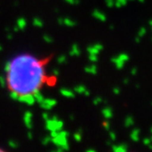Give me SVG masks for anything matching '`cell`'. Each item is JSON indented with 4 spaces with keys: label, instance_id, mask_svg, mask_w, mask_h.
Here are the masks:
<instances>
[{
    "label": "cell",
    "instance_id": "obj_13",
    "mask_svg": "<svg viewBox=\"0 0 152 152\" xmlns=\"http://www.w3.org/2000/svg\"><path fill=\"white\" fill-rule=\"evenodd\" d=\"M135 41H136L137 43H139V42H140V37H136V38H135Z\"/></svg>",
    "mask_w": 152,
    "mask_h": 152
},
{
    "label": "cell",
    "instance_id": "obj_21",
    "mask_svg": "<svg viewBox=\"0 0 152 152\" xmlns=\"http://www.w3.org/2000/svg\"><path fill=\"white\" fill-rule=\"evenodd\" d=\"M151 29H152V28H151Z\"/></svg>",
    "mask_w": 152,
    "mask_h": 152
},
{
    "label": "cell",
    "instance_id": "obj_12",
    "mask_svg": "<svg viewBox=\"0 0 152 152\" xmlns=\"http://www.w3.org/2000/svg\"><path fill=\"white\" fill-rule=\"evenodd\" d=\"M113 92L115 94H118L119 93H120V89H119V88H114V90H113Z\"/></svg>",
    "mask_w": 152,
    "mask_h": 152
},
{
    "label": "cell",
    "instance_id": "obj_17",
    "mask_svg": "<svg viewBox=\"0 0 152 152\" xmlns=\"http://www.w3.org/2000/svg\"><path fill=\"white\" fill-rule=\"evenodd\" d=\"M148 148H149L150 149H152V144H151V143H150V144L148 145Z\"/></svg>",
    "mask_w": 152,
    "mask_h": 152
},
{
    "label": "cell",
    "instance_id": "obj_20",
    "mask_svg": "<svg viewBox=\"0 0 152 152\" xmlns=\"http://www.w3.org/2000/svg\"><path fill=\"white\" fill-rule=\"evenodd\" d=\"M149 138H150V141H151V143H152V137H149Z\"/></svg>",
    "mask_w": 152,
    "mask_h": 152
},
{
    "label": "cell",
    "instance_id": "obj_6",
    "mask_svg": "<svg viewBox=\"0 0 152 152\" xmlns=\"http://www.w3.org/2000/svg\"><path fill=\"white\" fill-rule=\"evenodd\" d=\"M94 16L96 18H98V19H100L101 21H104L105 20V16L103 14V13H101V12H98V11H94Z\"/></svg>",
    "mask_w": 152,
    "mask_h": 152
},
{
    "label": "cell",
    "instance_id": "obj_22",
    "mask_svg": "<svg viewBox=\"0 0 152 152\" xmlns=\"http://www.w3.org/2000/svg\"></svg>",
    "mask_w": 152,
    "mask_h": 152
},
{
    "label": "cell",
    "instance_id": "obj_19",
    "mask_svg": "<svg viewBox=\"0 0 152 152\" xmlns=\"http://www.w3.org/2000/svg\"><path fill=\"white\" fill-rule=\"evenodd\" d=\"M149 131H150V133H152V126L150 127V130H149Z\"/></svg>",
    "mask_w": 152,
    "mask_h": 152
},
{
    "label": "cell",
    "instance_id": "obj_1",
    "mask_svg": "<svg viewBox=\"0 0 152 152\" xmlns=\"http://www.w3.org/2000/svg\"><path fill=\"white\" fill-rule=\"evenodd\" d=\"M51 56L39 58L28 52L18 53L10 59L6 70V85L13 96L20 100H30L45 84L55 81L46 73Z\"/></svg>",
    "mask_w": 152,
    "mask_h": 152
},
{
    "label": "cell",
    "instance_id": "obj_11",
    "mask_svg": "<svg viewBox=\"0 0 152 152\" xmlns=\"http://www.w3.org/2000/svg\"><path fill=\"white\" fill-rule=\"evenodd\" d=\"M137 72V68H133V69L131 70V74H132V75H136Z\"/></svg>",
    "mask_w": 152,
    "mask_h": 152
},
{
    "label": "cell",
    "instance_id": "obj_10",
    "mask_svg": "<svg viewBox=\"0 0 152 152\" xmlns=\"http://www.w3.org/2000/svg\"><path fill=\"white\" fill-rule=\"evenodd\" d=\"M106 4L108 5V7H113L114 6V0H106Z\"/></svg>",
    "mask_w": 152,
    "mask_h": 152
},
{
    "label": "cell",
    "instance_id": "obj_8",
    "mask_svg": "<svg viewBox=\"0 0 152 152\" xmlns=\"http://www.w3.org/2000/svg\"><path fill=\"white\" fill-rule=\"evenodd\" d=\"M143 145H145V146H148L150 143H151V141H150V138L149 137H145L144 139H143Z\"/></svg>",
    "mask_w": 152,
    "mask_h": 152
},
{
    "label": "cell",
    "instance_id": "obj_4",
    "mask_svg": "<svg viewBox=\"0 0 152 152\" xmlns=\"http://www.w3.org/2000/svg\"><path fill=\"white\" fill-rule=\"evenodd\" d=\"M103 115L106 118H111L113 116V111H112L111 108L107 107V108H105V109L103 110Z\"/></svg>",
    "mask_w": 152,
    "mask_h": 152
},
{
    "label": "cell",
    "instance_id": "obj_3",
    "mask_svg": "<svg viewBox=\"0 0 152 152\" xmlns=\"http://www.w3.org/2000/svg\"><path fill=\"white\" fill-rule=\"evenodd\" d=\"M135 123V120H134V118L131 116V115H128L126 117V120H125V126L126 127H129V126H133Z\"/></svg>",
    "mask_w": 152,
    "mask_h": 152
},
{
    "label": "cell",
    "instance_id": "obj_15",
    "mask_svg": "<svg viewBox=\"0 0 152 152\" xmlns=\"http://www.w3.org/2000/svg\"><path fill=\"white\" fill-rule=\"evenodd\" d=\"M129 83V80H128L127 78H126V79H125V81H124V83H125V84H126V83Z\"/></svg>",
    "mask_w": 152,
    "mask_h": 152
},
{
    "label": "cell",
    "instance_id": "obj_9",
    "mask_svg": "<svg viewBox=\"0 0 152 152\" xmlns=\"http://www.w3.org/2000/svg\"><path fill=\"white\" fill-rule=\"evenodd\" d=\"M116 2H118V3H120L121 4V6L122 7H124V6H126V4H127V2H128V0H117Z\"/></svg>",
    "mask_w": 152,
    "mask_h": 152
},
{
    "label": "cell",
    "instance_id": "obj_14",
    "mask_svg": "<svg viewBox=\"0 0 152 152\" xmlns=\"http://www.w3.org/2000/svg\"><path fill=\"white\" fill-rule=\"evenodd\" d=\"M110 136H111V138L112 139H114V140L115 139V133H110Z\"/></svg>",
    "mask_w": 152,
    "mask_h": 152
},
{
    "label": "cell",
    "instance_id": "obj_7",
    "mask_svg": "<svg viewBox=\"0 0 152 152\" xmlns=\"http://www.w3.org/2000/svg\"><path fill=\"white\" fill-rule=\"evenodd\" d=\"M146 33H147V29H146V28L142 27V28H141L139 29L137 35H138V37L142 38V37H144V36L146 35Z\"/></svg>",
    "mask_w": 152,
    "mask_h": 152
},
{
    "label": "cell",
    "instance_id": "obj_18",
    "mask_svg": "<svg viewBox=\"0 0 152 152\" xmlns=\"http://www.w3.org/2000/svg\"><path fill=\"white\" fill-rule=\"evenodd\" d=\"M149 25H150V27L152 28V19H151V20L149 21Z\"/></svg>",
    "mask_w": 152,
    "mask_h": 152
},
{
    "label": "cell",
    "instance_id": "obj_16",
    "mask_svg": "<svg viewBox=\"0 0 152 152\" xmlns=\"http://www.w3.org/2000/svg\"><path fill=\"white\" fill-rule=\"evenodd\" d=\"M138 2H140V3H143V2H145V0H137Z\"/></svg>",
    "mask_w": 152,
    "mask_h": 152
},
{
    "label": "cell",
    "instance_id": "obj_5",
    "mask_svg": "<svg viewBox=\"0 0 152 152\" xmlns=\"http://www.w3.org/2000/svg\"><path fill=\"white\" fill-rule=\"evenodd\" d=\"M113 149L115 151H126L128 149V148H127L126 145L123 144V145H118L117 147L116 146L115 147H113Z\"/></svg>",
    "mask_w": 152,
    "mask_h": 152
},
{
    "label": "cell",
    "instance_id": "obj_2",
    "mask_svg": "<svg viewBox=\"0 0 152 152\" xmlns=\"http://www.w3.org/2000/svg\"><path fill=\"white\" fill-rule=\"evenodd\" d=\"M139 135H140V130L138 128H137V129H134L131 132V134H130V137H131V139L133 141H135V142H137V141L139 140Z\"/></svg>",
    "mask_w": 152,
    "mask_h": 152
}]
</instances>
